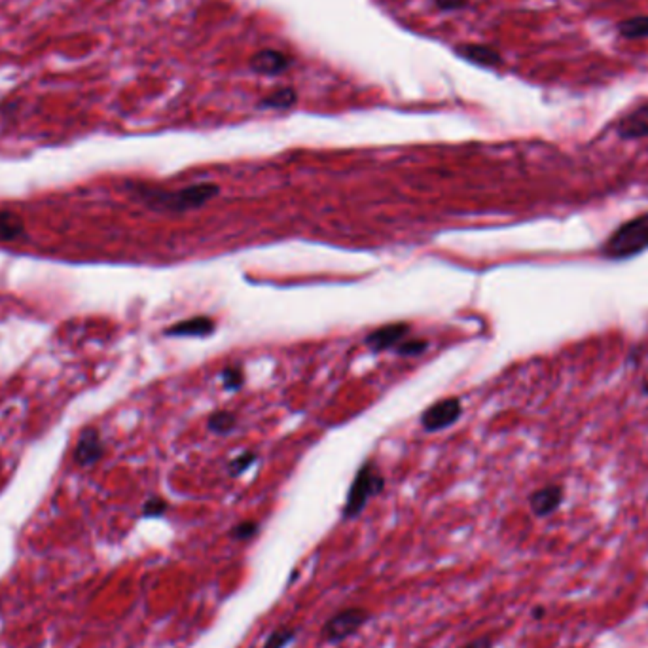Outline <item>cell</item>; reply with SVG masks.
<instances>
[{"label":"cell","mask_w":648,"mask_h":648,"mask_svg":"<svg viewBox=\"0 0 648 648\" xmlns=\"http://www.w3.org/2000/svg\"><path fill=\"white\" fill-rule=\"evenodd\" d=\"M254 461H256V453H253V451H245V453H241V455L235 457V459L230 462V474L231 476H239V474L245 472Z\"/></svg>","instance_id":"44dd1931"},{"label":"cell","mask_w":648,"mask_h":648,"mask_svg":"<svg viewBox=\"0 0 648 648\" xmlns=\"http://www.w3.org/2000/svg\"><path fill=\"white\" fill-rule=\"evenodd\" d=\"M468 4V0H436L440 10H461Z\"/></svg>","instance_id":"603a6c76"},{"label":"cell","mask_w":648,"mask_h":648,"mask_svg":"<svg viewBox=\"0 0 648 648\" xmlns=\"http://www.w3.org/2000/svg\"><path fill=\"white\" fill-rule=\"evenodd\" d=\"M220 188L211 182H201L193 186L182 188L179 192H161V190H150V188L137 186L139 198L156 211H171V213H184L203 207L209 199H213Z\"/></svg>","instance_id":"6da1fadb"},{"label":"cell","mask_w":648,"mask_h":648,"mask_svg":"<svg viewBox=\"0 0 648 648\" xmlns=\"http://www.w3.org/2000/svg\"><path fill=\"white\" fill-rule=\"evenodd\" d=\"M410 334V324L406 322H393L387 326H381L378 330H373L372 334L366 336V345L372 347L373 351H385L398 347V345L406 339V336Z\"/></svg>","instance_id":"52a82bcc"},{"label":"cell","mask_w":648,"mask_h":648,"mask_svg":"<svg viewBox=\"0 0 648 648\" xmlns=\"http://www.w3.org/2000/svg\"><path fill=\"white\" fill-rule=\"evenodd\" d=\"M643 391H644V393H647V395H648V383H644V389H643Z\"/></svg>","instance_id":"484cf974"},{"label":"cell","mask_w":648,"mask_h":648,"mask_svg":"<svg viewBox=\"0 0 648 648\" xmlns=\"http://www.w3.org/2000/svg\"><path fill=\"white\" fill-rule=\"evenodd\" d=\"M294 639H296V630L294 627H279V630H275L267 637L264 648H287Z\"/></svg>","instance_id":"e0dca14e"},{"label":"cell","mask_w":648,"mask_h":648,"mask_svg":"<svg viewBox=\"0 0 648 648\" xmlns=\"http://www.w3.org/2000/svg\"><path fill=\"white\" fill-rule=\"evenodd\" d=\"M298 101V93L292 87H279L260 101V107L265 108H290Z\"/></svg>","instance_id":"5bb4252c"},{"label":"cell","mask_w":648,"mask_h":648,"mask_svg":"<svg viewBox=\"0 0 648 648\" xmlns=\"http://www.w3.org/2000/svg\"><path fill=\"white\" fill-rule=\"evenodd\" d=\"M260 525L256 521H241V524H237L233 529H231V536L235 538V541H248V538H253L256 533H258Z\"/></svg>","instance_id":"d6986e66"},{"label":"cell","mask_w":648,"mask_h":648,"mask_svg":"<svg viewBox=\"0 0 648 648\" xmlns=\"http://www.w3.org/2000/svg\"><path fill=\"white\" fill-rule=\"evenodd\" d=\"M215 321L209 319V317H193V319H188V321H181L173 324L171 328L165 330L167 336H188V338H205V336H211V334L215 332Z\"/></svg>","instance_id":"8fae6325"},{"label":"cell","mask_w":648,"mask_h":648,"mask_svg":"<svg viewBox=\"0 0 648 648\" xmlns=\"http://www.w3.org/2000/svg\"><path fill=\"white\" fill-rule=\"evenodd\" d=\"M457 51H459L464 59L476 63V65H482V67H496V65L501 63V55H499L495 50H491L489 46L467 44L461 46Z\"/></svg>","instance_id":"7c38bea8"},{"label":"cell","mask_w":648,"mask_h":648,"mask_svg":"<svg viewBox=\"0 0 648 648\" xmlns=\"http://www.w3.org/2000/svg\"><path fill=\"white\" fill-rule=\"evenodd\" d=\"M288 67H290V59L282 51L262 50L250 57V68L258 74L275 76V74L285 73Z\"/></svg>","instance_id":"9c48e42d"},{"label":"cell","mask_w":648,"mask_h":648,"mask_svg":"<svg viewBox=\"0 0 648 648\" xmlns=\"http://www.w3.org/2000/svg\"><path fill=\"white\" fill-rule=\"evenodd\" d=\"M648 248V213L624 222L605 243L603 254L609 260H627Z\"/></svg>","instance_id":"7a4b0ae2"},{"label":"cell","mask_w":648,"mask_h":648,"mask_svg":"<svg viewBox=\"0 0 648 648\" xmlns=\"http://www.w3.org/2000/svg\"><path fill=\"white\" fill-rule=\"evenodd\" d=\"M105 455V445L95 429H84L74 444L73 459L78 467H93Z\"/></svg>","instance_id":"8992f818"},{"label":"cell","mask_w":648,"mask_h":648,"mask_svg":"<svg viewBox=\"0 0 648 648\" xmlns=\"http://www.w3.org/2000/svg\"><path fill=\"white\" fill-rule=\"evenodd\" d=\"M544 615H546V610L542 609V607H541V609H535V610H533V618H535V620H541V618H542V616H544Z\"/></svg>","instance_id":"d4e9b609"},{"label":"cell","mask_w":648,"mask_h":648,"mask_svg":"<svg viewBox=\"0 0 648 648\" xmlns=\"http://www.w3.org/2000/svg\"><path fill=\"white\" fill-rule=\"evenodd\" d=\"M561 502H563V487L561 485H546V487L535 491L529 499L531 510L538 518H544V516L556 512Z\"/></svg>","instance_id":"ba28073f"},{"label":"cell","mask_w":648,"mask_h":648,"mask_svg":"<svg viewBox=\"0 0 648 648\" xmlns=\"http://www.w3.org/2000/svg\"><path fill=\"white\" fill-rule=\"evenodd\" d=\"M429 347V344L425 341V339H410V341H402L396 351H398V355L402 356H413V355H421L425 349Z\"/></svg>","instance_id":"7402d4cb"},{"label":"cell","mask_w":648,"mask_h":648,"mask_svg":"<svg viewBox=\"0 0 648 648\" xmlns=\"http://www.w3.org/2000/svg\"><path fill=\"white\" fill-rule=\"evenodd\" d=\"M618 31L624 38H648V16H637L626 19L618 25Z\"/></svg>","instance_id":"9a60e30c"},{"label":"cell","mask_w":648,"mask_h":648,"mask_svg":"<svg viewBox=\"0 0 648 648\" xmlns=\"http://www.w3.org/2000/svg\"><path fill=\"white\" fill-rule=\"evenodd\" d=\"M618 135L622 139H643L648 137V102L635 108L618 124Z\"/></svg>","instance_id":"30bf717a"},{"label":"cell","mask_w":648,"mask_h":648,"mask_svg":"<svg viewBox=\"0 0 648 648\" xmlns=\"http://www.w3.org/2000/svg\"><path fill=\"white\" fill-rule=\"evenodd\" d=\"M220 378H222L224 389H228V391H237L243 385V381H245V378H243V372L239 370V368H225Z\"/></svg>","instance_id":"ffe728a7"},{"label":"cell","mask_w":648,"mask_h":648,"mask_svg":"<svg viewBox=\"0 0 648 648\" xmlns=\"http://www.w3.org/2000/svg\"><path fill=\"white\" fill-rule=\"evenodd\" d=\"M368 620H370V612L366 609L355 607V609L339 610L324 624L321 635L326 643H339L355 635Z\"/></svg>","instance_id":"277c9868"},{"label":"cell","mask_w":648,"mask_h":648,"mask_svg":"<svg viewBox=\"0 0 648 648\" xmlns=\"http://www.w3.org/2000/svg\"><path fill=\"white\" fill-rule=\"evenodd\" d=\"M207 427H209L213 432L218 434H228L233 427H235V415L231 412H215L207 421Z\"/></svg>","instance_id":"2e32d148"},{"label":"cell","mask_w":648,"mask_h":648,"mask_svg":"<svg viewBox=\"0 0 648 648\" xmlns=\"http://www.w3.org/2000/svg\"><path fill=\"white\" fill-rule=\"evenodd\" d=\"M381 489H383V478L379 476L372 462H366L353 479L344 508V518H356L368 504V499L378 495Z\"/></svg>","instance_id":"3957f363"},{"label":"cell","mask_w":648,"mask_h":648,"mask_svg":"<svg viewBox=\"0 0 648 648\" xmlns=\"http://www.w3.org/2000/svg\"><path fill=\"white\" fill-rule=\"evenodd\" d=\"M167 508L169 504L161 499V496H152V499H148L144 502V506H142V516L144 518H161L165 512H167Z\"/></svg>","instance_id":"ac0fdd59"},{"label":"cell","mask_w":648,"mask_h":648,"mask_svg":"<svg viewBox=\"0 0 648 648\" xmlns=\"http://www.w3.org/2000/svg\"><path fill=\"white\" fill-rule=\"evenodd\" d=\"M462 648H493V639L489 635H484V637L474 639L468 644H464Z\"/></svg>","instance_id":"cb8c5ba5"},{"label":"cell","mask_w":648,"mask_h":648,"mask_svg":"<svg viewBox=\"0 0 648 648\" xmlns=\"http://www.w3.org/2000/svg\"><path fill=\"white\" fill-rule=\"evenodd\" d=\"M461 413L462 406L459 398H444V400L436 402V404L425 410L423 415H421V425L429 432H438V430L447 429L453 423H457Z\"/></svg>","instance_id":"5b68a950"},{"label":"cell","mask_w":648,"mask_h":648,"mask_svg":"<svg viewBox=\"0 0 648 648\" xmlns=\"http://www.w3.org/2000/svg\"><path fill=\"white\" fill-rule=\"evenodd\" d=\"M25 235V224L19 215L0 209V243H11Z\"/></svg>","instance_id":"4fadbf2b"}]
</instances>
